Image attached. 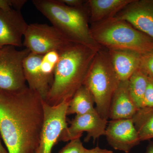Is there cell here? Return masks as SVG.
<instances>
[{
  "label": "cell",
  "instance_id": "277c9868",
  "mask_svg": "<svg viewBox=\"0 0 153 153\" xmlns=\"http://www.w3.org/2000/svg\"><path fill=\"white\" fill-rule=\"evenodd\" d=\"M94 40L102 48L135 51L144 54L153 51V40L124 20L111 18L91 24Z\"/></svg>",
  "mask_w": 153,
  "mask_h": 153
},
{
  "label": "cell",
  "instance_id": "e0dca14e",
  "mask_svg": "<svg viewBox=\"0 0 153 153\" xmlns=\"http://www.w3.org/2000/svg\"><path fill=\"white\" fill-rule=\"evenodd\" d=\"M94 99L90 91L83 85L76 91L69 101L67 115H82L95 110Z\"/></svg>",
  "mask_w": 153,
  "mask_h": 153
},
{
  "label": "cell",
  "instance_id": "52a82bcc",
  "mask_svg": "<svg viewBox=\"0 0 153 153\" xmlns=\"http://www.w3.org/2000/svg\"><path fill=\"white\" fill-rule=\"evenodd\" d=\"M24 38L25 48L43 55L54 50L60 51L73 42L53 25L46 24L28 25Z\"/></svg>",
  "mask_w": 153,
  "mask_h": 153
},
{
  "label": "cell",
  "instance_id": "7402d4cb",
  "mask_svg": "<svg viewBox=\"0 0 153 153\" xmlns=\"http://www.w3.org/2000/svg\"><path fill=\"white\" fill-rule=\"evenodd\" d=\"M140 67L153 79V51L142 55Z\"/></svg>",
  "mask_w": 153,
  "mask_h": 153
},
{
  "label": "cell",
  "instance_id": "3957f363",
  "mask_svg": "<svg viewBox=\"0 0 153 153\" xmlns=\"http://www.w3.org/2000/svg\"><path fill=\"white\" fill-rule=\"evenodd\" d=\"M32 3L53 26L71 41L97 51L101 49L91 33L87 1L84 5L78 7L66 5L60 0H33Z\"/></svg>",
  "mask_w": 153,
  "mask_h": 153
},
{
  "label": "cell",
  "instance_id": "4fadbf2b",
  "mask_svg": "<svg viewBox=\"0 0 153 153\" xmlns=\"http://www.w3.org/2000/svg\"><path fill=\"white\" fill-rule=\"evenodd\" d=\"M138 110L130 94L128 80L120 81L111 100L108 119H132Z\"/></svg>",
  "mask_w": 153,
  "mask_h": 153
},
{
  "label": "cell",
  "instance_id": "603a6c76",
  "mask_svg": "<svg viewBox=\"0 0 153 153\" xmlns=\"http://www.w3.org/2000/svg\"><path fill=\"white\" fill-rule=\"evenodd\" d=\"M143 107H153V79L150 77L149 78L147 88L143 100L142 108Z\"/></svg>",
  "mask_w": 153,
  "mask_h": 153
},
{
  "label": "cell",
  "instance_id": "30bf717a",
  "mask_svg": "<svg viewBox=\"0 0 153 153\" xmlns=\"http://www.w3.org/2000/svg\"><path fill=\"white\" fill-rule=\"evenodd\" d=\"M105 136L111 147L126 153H129L141 142L132 119L110 121Z\"/></svg>",
  "mask_w": 153,
  "mask_h": 153
},
{
  "label": "cell",
  "instance_id": "ba28073f",
  "mask_svg": "<svg viewBox=\"0 0 153 153\" xmlns=\"http://www.w3.org/2000/svg\"><path fill=\"white\" fill-rule=\"evenodd\" d=\"M69 100L56 105L44 102V119L40 142L35 153H52L63 131L68 127L66 116Z\"/></svg>",
  "mask_w": 153,
  "mask_h": 153
},
{
  "label": "cell",
  "instance_id": "ffe728a7",
  "mask_svg": "<svg viewBox=\"0 0 153 153\" xmlns=\"http://www.w3.org/2000/svg\"><path fill=\"white\" fill-rule=\"evenodd\" d=\"M59 58V52L55 50L46 53L42 57L40 65L41 74L50 88L53 83L54 72Z\"/></svg>",
  "mask_w": 153,
  "mask_h": 153
},
{
  "label": "cell",
  "instance_id": "5bb4252c",
  "mask_svg": "<svg viewBox=\"0 0 153 153\" xmlns=\"http://www.w3.org/2000/svg\"><path fill=\"white\" fill-rule=\"evenodd\" d=\"M111 63L120 81L128 80L139 68L142 54L128 50H108Z\"/></svg>",
  "mask_w": 153,
  "mask_h": 153
},
{
  "label": "cell",
  "instance_id": "ac0fdd59",
  "mask_svg": "<svg viewBox=\"0 0 153 153\" xmlns=\"http://www.w3.org/2000/svg\"><path fill=\"white\" fill-rule=\"evenodd\" d=\"M149 78L147 74L139 67L128 79L130 94L134 103L138 109L142 107Z\"/></svg>",
  "mask_w": 153,
  "mask_h": 153
},
{
  "label": "cell",
  "instance_id": "4316f807",
  "mask_svg": "<svg viewBox=\"0 0 153 153\" xmlns=\"http://www.w3.org/2000/svg\"><path fill=\"white\" fill-rule=\"evenodd\" d=\"M145 153H153V142L150 143L148 145Z\"/></svg>",
  "mask_w": 153,
  "mask_h": 153
},
{
  "label": "cell",
  "instance_id": "d4e9b609",
  "mask_svg": "<svg viewBox=\"0 0 153 153\" xmlns=\"http://www.w3.org/2000/svg\"><path fill=\"white\" fill-rule=\"evenodd\" d=\"M13 9V0H0V10L7 11Z\"/></svg>",
  "mask_w": 153,
  "mask_h": 153
},
{
  "label": "cell",
  "instance_id": "cb8c5ba5",
  "mask_svg": "<svg viewBox=\"0 0 153 153\" xmlns=\"http://www.w3.org/2000/svg\"><path fill=\"white\" fill-rule=\"evenodd\" d=\"M66 5L73 7H82L86 4L87 1L83 0H60Z\"/></svg>",
  "mask_w": 153,
  "mask_h": 153
},
{
  "label": "cell",
  "instance_id": "8992f818",
  "mask_svg": "<svg viewBox=\"0 0 153 153\" xmlns=\"http://www.w3.org/2000/svg\"><path fill=\"white\" fill-rule=\"evenodd\" d=\"M30 53L27 48L19 50L13 46L0 49V91L16 92L27 87L24 62Z\"/></svg>",
  "mask_w": 153,
  "mask_h": 153
},
{
  "label": "cell",
  "instance_id": "484cf974",
  "mask_svg": "<svg viewBox=\"0 0 153 153\" xmlns=\"http://www.w3.org/2000/svg\"><path fill=\"white\" fill-rule=\"evenodd\" d=\"M84 153H113V152L112 151L108 150L106 149H102L99 147L97 146L90 149H86Z\"/></svg>",
  "mask_w": 153,
  "mask_h": 153
},
{
  "label": "cell",
  "instance_id": "8fae6325",
  "mask_svg": "<svg viewBox=\"0 0 153 153\" xmlns=\"http://www.w3.org/2000/svg\"><path fill=\"white\" fill-rule=\"evenodd\" d=\"M114 18L128 22L153 40V0H132Z\"/></svg>",
  "mask_w": 153,
  "mask_h": 153
},
{
  "label": "cell",
  "instance_id": "d6986e66",
  "mask_svg": "<svg viewBox=\"0 0 153 153\" xmlns=\"http://www.w3.org/2000/svg\"><path fill=\"white\" fill-rule=\"evenodd\" d=\"M132 119L141 142L153 139V107L140 108Z\"/></svg>",
  "mask_w": 153,
  "mask_h": 153
},
{
  "label": "cell",
  "instance_id": "6da1fadb",
  "mask_svg": "<svg viewBox=\"0 0 153 153\" xmlns=\"http://www.w3.org/2000/svg\"><path fill=\"white\" fill-rule=\"evenodd\" d=\"M44 100L28 86L0 91V135L8 153H35L44 119Z\"/></svg>",
  "mask_w": 153,
  "mask_h": 153
},
{
  "label": "cell",
  "instance_id": "5b68a950",
  "mask_svg": "<svg viewBox=\"0 0 153 153\" xmlns=\"http://www.w3.org/2000/svg\"><path fill=\"white\" fill-rule=\"evenodd\" d=\"M120 82L108 50L102 48L96 54L83 85L92 94L99 114L107 120L113 97Z\"/></svg>",
  "mask_w": 153,
  "mask_h": 153
},
{
  "label": "cell",
  "instance_id": "9a60e30c",
  "mask_svg": "<svg viewBox=\"0 0 153 153\" xmlns=\"http://www.w3.org/2000/svg\"><path fill=\"white\" fill-rule=\"evenodd\" d=\"M43 56L30 52L24 61V69L28 87L37 91L45 100L50 88L41 74L40 65Z\"/></svg>",
  "mask_w": 153,
  "mask_h": 153
},
{
  "label": "cell",
  "instance_id": "2e32d148",
  "mask_svg": "<svg viewBox=\"0 0 153 153\" xmlns=\"http://www.w3.org/2000/svg\"><path fill=\"white\" fill-rule=\"evenodd\" d=\"M132 0H88L89 23L94 24L114 18Z\"/></svg>",
  "mask_w": 153,
  "mask_h": 153
},
{
  "label": "cell",
  "instance_id": "7a4b0ae2",
  "mask_svg": "<svg viewBox=\"0 0 153 153\" xmlns=\"http://www.w3.org/2000/svg\"><path fill=\"white\" fill-rule=\"evenodd\" d=\"M98 51L73 42L58 51L60 58L55 68L53 83L44 101L50 105H57L64 100L70 101L84 85Z\"/></svg>",
  "mask_w": 153,
  "mask_h": 153
},
{
  "label": "cell",
  "instance_id": "44dd1931",
  "mask_svg": "<svg viewBox=\"0 0 153 153\" xmlns=\"http://www.w3.org/2000/svg\"><path fill=\"white\" fill-rule=\"evenodd\" d=\"M85 150L80 138H78L70 141L58 153H84Z\"/></svg>",
  "mask_w": 153,
  "mask_h": 153
},
{
  "label": "cell",
  "instance_id": "9c48e42d",
  "mask_svg": "<svg viewBox=\"0 0 153 153\" xmlns=\"http://www.w3.org/2000/svg\"><path fill=\"white\" fill-rule=\"evenodd\" d=\"M107 123L108 120L102 118L96 109L85 114L76 115L70 121V126L61 134L59 142H69L80 138L82 133L86 132L84 142H88L92 138L94 142L100 137L105 135Z\"/></svg>",
  "mask_w": 153,
  "mask_h": 153
},
{
  "label": "cell",
  "instance_id": "7c38bea8",
  "mask_svg": "<svg viewBox=\"0 0 153 153\" xmlns=\"http://www.w3.org/2000/svg\"><path fill=\"white\" fill-rule=\"evenodd\" d=\"M28 26L21 11L0 10V49L5 46L22 47Z\"/></svg>",
  "mask_w": 153,
  "mask_h": 153
},
{
  "label": "cell",
  "instance_id": "83f0119b",
  "mask_svg": "<svg viewBox=\"0 0 153 153\" xmlns=\"http://www.w3.org/2000/svg\"><path fill=\"white\" fill-rule=\"evenodd\" d=\"M1 137L0 135V153H8L7 149L3 146L1 141Z\"/></svg>",
  "mask_w": 153,
  "mask_h": 153
}]
</instances>
